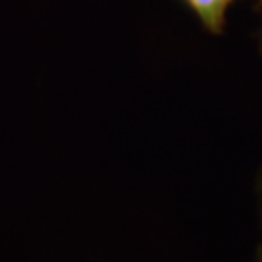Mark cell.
Listing matches in <instances>:
<instances>
[{"label":"cell","mask_w":262,"mask_h":262,"mask_svg":"<svg viewBox=\"0 0 262 262\" xmlns=\"http://www.w3.org/2000/svg\"><path fill=\"white\" fill-rule=\"evenodd\" d=\"M188 8L194 12L202 26L210 31L220 35L227 24V10L237 0H183Z\"/></svg>","instance_id":"1"},{"label":"cell","mask_w":262,"mask_h":262,"mask_svg":"<svg viewBox=\"0 0 262 262\" xmlns=\"http://www.w3.org/2000/svg\"><path fill=\"white\" fill-rule=\"evenodd\" d=\"M254 262H262V245L258 247V251H256V256H254Z\"/></svg>","instance_id":"3"},{"label":"cell","mask_w":262,"mask_h":262,"mask_svg":"<svg viewBox=\"0 0 262 262\" xmlns=\"http://www.w3.org/2000/svg\"><path fill=\"white\" fill-rule=\"evenodd\" d=\"M256 2H258V6H260V8H262V0H256Z\"/></svg>","instance_id":"4"},{"label":"cell","mask_w":262,"mask_h":262,"mask_svg":"<svg viewBox=\"0 0 262 262\" xmlns=\"http://www.w3.org/2000/svg\"><path fill=\"white\" fill-rule=\"evenodd\" d=\"M256 194H258V212H260V222H262V173L258 177V187H256Z\"/></svg>","instance_id":"2"}]
</instances>
